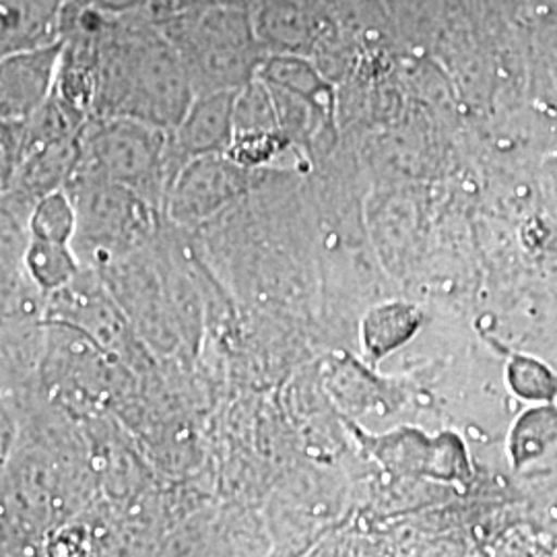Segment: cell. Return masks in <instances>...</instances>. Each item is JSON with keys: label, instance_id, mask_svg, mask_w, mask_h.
Here are the masks:
<instances>
[{"label": "cell", "instance_id": "obj_9", "mask_svg": "<svg viewBox=\"0 0 557 557\" xmlns=\"http://www.w3.org/2000/svg\"><path fill=\"white\" fill-rule=\"evenodd\" d=\"M287 145L289 137L281 131H238L225 156L246 170H257L278 156Z\"/></svg>", "mask_w": 557, "mask_h": 557}, {"label": "cell", "instance_id": "obj_6", "mask_svg": "<svg viewBox=\"0 0 557 557\" xmlns=\"http://www.w3.org/2000/svg\"><path fill=\"white\" fill-rule=\"evenodd\" d=\"M418 326V312L405 304H386L372 310L363 320V345L368 354L382 358L393 351Z\"/></svg>", "mask_w": 557, "mask_h": 557}, {"label": "cell", "instance_id": "obj_3", "mask_svg": "<svg viewBox=\"0 0 557 557\" xmlns=\"http://www.w3.org/2000/svg\"><path fill=\"white\" fill-rule=\"evenodd\" d=\"M79 180L77 236L98 246H128L145 234L153 209L147 200L119 184Z\"/></svg>", "mask_w": 557, "mask_h": 557}, {"label": "cell", "instance_id": "obj_5", "mask_svg": "<svg viewBox=\"0 0 557 557\" xmlns=\"http://www.w3.org/2000/svg\"><path fill=\"white\" fill-rule=\"evenodd\" d=\"M54 57H13L2 62L0 112L2 120H23L36 114L54 96Z\"/></svg>", "mask_w": 557, "mask_h": 557}, {"label": "cell", "instance_id": "obj_1", "mask_svg": "<svg viewBox=\"0 0 557 557\" xmlns=\"http://www.w3.org/2000/svg\"><path fill=\"white\" fill-rule=\"evenodd\" d=\"M188 158L174 133L133 119H98L81 137L79 178L119 184L153 209L168 193Z\"/></svg>", "mask_w": 557, "mask_h": 557}, {"label": "cell", "instance_id": "obj_7", "mask_svg": "<svg viewBox=\"0 0 557 557\" xmlns=\"http://www.w3.org/2000/svg\"><path fill=\"white\" fill-rule=\"evenodd\" d=\"M25 267L36 285L46 292L66 287L77 275V259L71 244L32 238L25 252Z\"/></svg>", "mask_w": 557, "mask_h": 557}, {"label": "cell", "instance_id": "obj_10", "mask_svg": "<svg viewBox=\"0 0 557 557\" xmlns=\"http://www.w3.org/2000/svg\"><path fill=\"white\" fill-rule=\"evenodd\" d=\"M267 557H299V552H296L294 547H283V549H278L275 554Z\"/></svg>", "mask_w": 557, "mask_h": 557}, {"label": "cell", "instance_id": "obj_8", "mask_svg": "<svg viewBox=\"0 0 557 557\" xmlns=\"http://www.w3.org/2000/svg\"><path fill=\"white\" fill-rule=\"evenodd\" d=\"M32 238L71 244L77 236V207L66 193L57 190L41 197L29 215Z\"/></svg>", "mask_w": 557, "mask_h": 557}, {"label": "cell", "instance_id": "obj_2", "mask_svg": "<svg viewBox=\"0 0 557 557\" xmlns=\"http://www.w3.org/2000/svg\"><path fill=\"white\" fill-rule=\"evenodd\" d=\"M255 170H246L227 156L190 158L174 180L165 209L178 223H199L238 199L252 186Z\"/></svg>", "mask_w": 557, "mask_h": 557}, {"label": "cell", "instance_id": "obj_4", "mask_svg": "<svg viewBox=\"0 0 557 557\" xmlns=\"http://www.w3.org/2000/svg\"><path fill=\"white\" fill-rule=\"evenodd\" d=\"M239 91H215L195 96L182 119L174 140L180 151L190 158L225 156L236 137V103Z\"/></svg>", "mask_w": 557, "mask_h": 557}]
</instances>
